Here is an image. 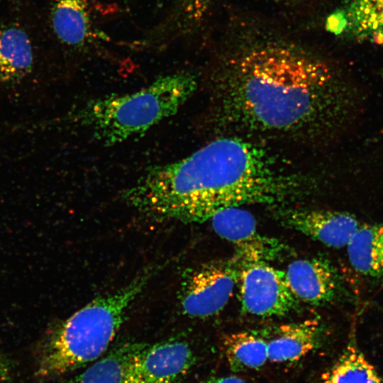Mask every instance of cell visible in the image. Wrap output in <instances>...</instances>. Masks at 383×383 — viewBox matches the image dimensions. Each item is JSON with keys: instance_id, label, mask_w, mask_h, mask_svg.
I'll return each instance as SVG.
<instances>
[{"instance_id": "cell-1", "label": "cell", "mask_w": 383, "mask_h": 383, "mask_svg": "<svg viewBox=\"0 0 383 383\" xmlns=\"http://www.w3.org/2000/svg\"><path fill=\"white\" fill-rule=\"evenodd\" d=\"M216 70L221 118L234 128L278 136H313L334 125L345 91L325 60L277 30L236 27Z\"/></svg>"}, {"instance_id": "cell-2", "label": "cell", "mask_w": 383, "mask_h": 383, "mask_svg": "<svg viewBox=\"0 0 383 383\" xmlns=\"http://www.w3.org/2000/svg\"><path fill=\"white\" fill-rule=\"evenodd\" d=\"M299 178L264 148L238 137H222L181 160L153 167L125 193L149 216L182 222L209 221L244 204H278L301 193Z\"/></svg>"}, {"instance_id": "cell-3", "label": "cell", "mask_w": 383, "mask_h": 383, "mask_svg": "<svg viewBox=\"0 0 383 383\" xmlns=\"http://www.w3.org/2000/svg\"><path fill=\"white\" fill-rule=\"evenodd\" d=\"M169 262L148 267L128 284L94 299L55 326L40 348L36 375L41 379L57 377L101 357L121 328L132 304Z\"/></svg>"}, {"instance_id": "cell-4", "label": "cell", "mask_w": 383, "mask_h": 383, "mask_svg": "<svg viewBox=\"0 0 383 383\" xmlns=\"http://www.w3.org/2000/svg\"><path fill=\"white\" fill-rule=\"evenodd\" d=\"M197 85L192 73L168 74L135 92L92 100L78 112L77 119L102 144L116 145L175 114Z\"/></svg>"}, {"instance_id": "cell-5", "label": "cell", "mask_w": 383, "mask_h": 383, "mask_svg": "<svg viewBox=\"0 0 383 383\" xmlns=\"http://www.w3.org/2000/svg\"><path fill=\"white\" fill-rule=\"evenodd\" d=\"M241 262L211 261L184 272L178 299L183 313L205 318L222 311L238 281Z\"/></svg>"}, {"instance_id": "cell-6", "label": "cell", "mask_w": 383, "mask_h": 383, "mask_svg": "<svg viewBox=\"0 0 383 383\" xmlns=\"http://www.w3.org/2000/svg\"><path fill=\"white\" fill-rule=\"evenodd\" d=\"M240 300L243 312L259 317L282 316L296 306L284 271L268 262H241Z\"/></svg>"}, {"instance_id": "cell-7", "label": "cell", "mask_w": 383, "mask_h": 383, "mask_svg": "<svg viewBox=\"0 0 383 383\" xmlns=\"http://www.w3.org/2000/svg\"><path fill=\"white\" fill-rule=\"evenodd\" d=\"M209 221L214 232L234 246L241 262H268L287 251L279 240L262 234L253 215L241 206L224 209Z\"/></svg>"}, {"instance_id": "cell-8", "label": "cell", "mask_w": 383, "mask_h": 383, "mask_svg": "<svg viewBox=\"0 0 383 383\" xmlns=\"http://www.w3.org/2000/svg\"><path fill=\"white\" fill-rule=\"evenodd\" d=\"M194 362L190 345L182 339L145 343L131 362L126 383H174Z\"/></svg>"}, {"instance_id": "cell-9", "label": "cell", "mask_w": 383, "mask_h": 383, "mask_svg": "<svg viewBox=\"0 0 383 383\" xmlns=\"http://www.w3.org/2000/svg\"><path fill=\"white\" fill-rule=\"evenodd\" d=\"M277 216L283 226L335 248L347 246L360 226L354 216L343 211L285 209Z\"/></svg>"}, {"instance_id": "cell-10", "label": "cell", "mask_w": 383, "mask_h": 383, "mask_svg": "<svg viewBox=\"0 0 383 383\" xmlns=\"http://www.w3.org/2000/svg\"><path fill=\"white\" fill-rule=\"evenodd\" d=\"M284 272L289 288L297 300L323 306L333 301L338 292V274L330 262L323 259L296 260Z\"/></svg>"}, {"instance_id": "cell-11", "label": "cell", "mask_w": 383, "mask_h": 383, "mask_svg": "<svg viewBox=\"0 0 383 383\" xmlns=\"http://www.w3.org/2000/svg\"><path fill=\"white\" fill-rule=\"evenodd\" d=\"M336 35L383 44V0H345L327 18Z\"/></svg>"}, {"instance_id": "cell-12", "label": "cell", "mask_w": 383, "mask_h": 383, "mask_svg": "<svg viewBox=\"0 0 383 383\" xmlns=\"http://www.w3.org/2000/svg\"><path fill=\"white\" fill-rule=\"evenodd\" d=\"M323 328L316 319L288 323L278 327L267 340L268 361L286 363L297 361L318 348Z\"/></svg>"}, {"instance_id": "cell-13", "label": "cell", "mask_w": 383, "mask_h": 383, "mask_svg": "<svg viewBox=\"0 0 383 383\" xmlns=\"http://www.w3.org/2000/svg\"><path fill=\"white\" fill-rule=\"evenodd\" d=\"M52 30L64 45L84 47L98 34L87 0H48Z\"/></svg>"}, {"instance_id": "cell-14", "label": "cell", "mask_w": 383, "mask_h": 383, "mask_svg": "<svg viewBox=\"0 0 383 383\" xmlns=\"http://www.w3.org/2000/svg\"><path fill=\"white\" fill-rule=\"evenodd\" d=\"M346 247L349 262L356 272L383 281V223L360 224Z\"/></svg>"}, {"instance_id": "cell-15", "label": "cell", "mask_w": 383, "mask_h": 383, "mask_svg": "<svg viewBox=\"0 0 383 383\" xmlns=\"http://www.w3.org/2000/svg\"><path fill=\"white\" fill-rule=\"evenodd\" d=\"M33 53L30 40L16 25L0 26V82H16L32 70Z\"/></svg>"}, {"instance_id": "cell-16", "label": "cell", "mask_w": 383, "mask_h": 383, "mask_svg": "<svg viewBox=\"0 0 383 383\" xmlns=\"http://www.w3.org/2000/svg\"><path fill=\"white\" fill-rule=\"evenodd\" d=\"M145 344L127 342L115 346L68 383H126L130 365Z\"/></svg>"}, {"instance_id": "cell-17", "label": "cell", "mask_w": 383, "mask_h": 383, "mask_svg": "<svg viewBox=\"0 0 383 383\" xmlns=\"http://www.w3.org/2000/svg\"><path fill=\"white\" fill-rule=\"evenodd\" d=\"M320 383H383L355 342L354 333L343 353L321 377Z\"/></svg>"}, {"instance_id": "cell-18", "label": "cell", "mask_w": 383, "mask_h": 383, "mask_svg": "<svg viewBox=\"0 0 383 383\" xmlns=\"http://www.w3.org/2000/svg\"><path fill=\"white\" fill-rule=\"evenodd\" d=\"M223 346L228 366L234 372L257 370L268 361L267 340L250 332L227 335Z\"/></svg>"}, {"instance_id": "cell-19", "label": "cell", "mask_w": 383, "mask_h": 383, "mask_svg": "<svg viewBox=\"0 0 383 383\" xmlns=\"http://www.w3.org/2000/svg\"><path fill=\"white\" fill-rule=\"evenodd\" d=\"M211 2L212 0H181L179 13L188 23H196L205 15Z\"/></svg>"}, {"instance_id": "cell-20", "label": "cell", "mask_w": 383, "mask_h": 383, "mask_svg": "<svg viewBox=\"0 0 383 383\" xmlns=\"http://www.w3.org/2000/svg\"><path fill=\"white\" fill-rule=\"evenodd\" d=\"M12 370L11 360L0 353V383H9L11 381Z\"/></svg>"}, {"instance_id": "cell-21", "label": "cell", "mask_w": 383, "mask_h": 383, "mask_svg": "<svg viewBox=\"0 0 383 383\" xmlns=\"http://www.w3.org/2000/svg\"><path fill=\"white\" fill-rule=\"evenodd\" d=\"M201 383H246V382L238 376L231 375L211 378Z\"/></svg>"}, {"instance_id": "cell-22", "label": "cell", "mask_w": 383, "mask_h": 383, "mask_svg": "<svg viewBox=\"0 0 383 383\" xmlns=\"http://www.w3.org/2000/svg\"><path fill=\"white\" fill-rule=\"evenodd\" d=\"M382 77H383V72H382Z\"/></svg>"}]
</instances>
